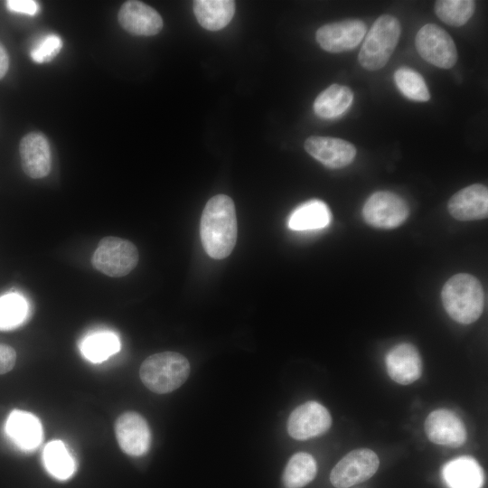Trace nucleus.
<instances>
[{
	"label": "nucleus",
	"instance_id": "18",
	"mask_svg": "<svg viewBox=\"0 0 488 488\" xmlns=\"http://www.w3.org/2000/svg\"><path fill=\"white\" fill-rule=\"evenodd\" d=\"M5 431L9 437L23 450L36 448L42 439V427L33 414L13 410L7 418Z\"/></svg>",
	"mask_w": 488,
	"mask_h": 488
},
{
	"label": "nucleus",
	"instance_id": "25",
	"mask_svg": "<svg viewBox=\"0 0 488 488\" xmlns=\"http://www.w3.org/2000/svg\"><path fill=\"white\" fill-rule=\"evenodd\" d=\"M43 459L48 472L60 480L70 478L75 471L73 458L60 440L47 444L43 451Z\"/></svg>",
	"mask_w": 488,
	"mask_h": 488
},
{
	"label": "nucleus",
	"instance_id": "32",
	"mask_svg": "<svg viewBox=\"0 0 488 488\" xmlns=\"http://www.w3.org/2000/svg\"><path fill=\"white\" fill-rule=\"evenodd\" d=\"M9 68V57L5 46L0 42V80L5 75Z\"/></svg>",
	"mask_w": 488,
	"mask_h": 488
},
{
	"label": "nucleus",
	"instance_id": "17",
	"mask_svg": "<svg viewBox=\"0 0 488 488\" xmlns=\"http://www.w3.org/2000/svg\"><path fill=\"white\" fill-rule=\"evenodd\" d=\"M452 217L459 221L482 220L488 214L487 187L474 183L455 193L448 202Z\"/></svg>",
	"mask_w": 488,
	"mask_h": 488
},
{
	"label": "nucleus",
	"instance_id": "8",
	"mask_svg": "<svg viewBox=\"0 0 488 488\" xmlns=\"http://www.w3.org/2000/svg\"><path fill=\"white\" fill-rule=\"evenodd\" d=\"M378 455L371 449H355L333 468L330 481L336 488H348L370 479L378 470Z\"/></svg>",
	"mask_w": 488,
	"mask_h": 488
},
{
	"label": "nucleus",
	"instance_id": "5",
	"mask_svg": "<svg viewBox=\"0 0 488 488\" xmlns=\"http://www.w3.org/2000/svg\"><path fill=\"white\" fill-rule=\"evenodd\" d=\"M138 250L131 241L108 236L100 239L95 249L91 263L101 273L121 277L129 274L137 265Z\"/></svg>",
	"mask_w": 488,
	"mask_h": 488
},
{
	"label": "nucleus",
	"instance_id": "21",
	"mask_svg": "<svg viewBox=\"0 0 488 488\" xmlns=\"http://www.w3.org/2000/svg\"><path fill=\"white\" fill-rule=\"evenodd\" d=\"M332 220L328 206L320 200H310L297 206L287 225L293 230H314L326 227Z\"/></svg>",
	"mask_w": 488,
	"mask_h": 488
},
{
	"label": "nucleus",
	"instance_id": "6",
	"mask_svg": "<svg viewBox=\"0 0 488 488\" xmlns=\"http://www.w3.org/2000/svg\"><path fill=\"white\" fill-rule=\"evenodd\" d=\"M415 43L418 54L434 66L450 69L456 63L457 51L454 40L436 24L422 26L416 35Z\"/></svg>",
	"mask_w": 488,
	"mask_h": 488
},
{
	"label": "nucleus",
	"instance_id": "27",
	"mask_svg": "<svg viewBox=\"0 0 488 488\" xmlns=\"http://www.w3.org/2000/svg\"><path fill=\"white\" fill-rule=\"evenodd\" d=\"M28 305L23 296L10 293L0 296V330L18 327L27 315Z\"/></svg>",
	"mask_w": 488,
	"mask_h": 488
},
{
	"label": "nucleus",
	"instance_id": "11",
	"mask_svg": "<svg viewBox=\"0 0 488 488\" xmlns=\"http://www.w3.org/2000/svg\"><path fill=\"white\" fill-rule=\"evenodd\" d=\"M115 435L120 449L130 456H141L149 450L150 428L146 420L136 412L127 411L117 418Z\"/></svg>",
	"mask_w": 488,
	"mask_h": 488
},
{
	"label": "nucleus",
	"instance_id": "9",
	"mask_svg": "<svg viewBox=\"0 0 488 488\" xmlns=\"http://www.w3.org/2000/svg\"><path fill=\"white\" fill-rule=\"evenodd\" d=\"M367 26L359 19H347L324 24L316 32V41L320 47L332 53H339L354 49L360 44Z\"/></svg>",
	"mask_w": 488,
	"mask_h": 488
},
{
	"label": "nucleus",
	"instance_id": "22",
	"mask_svg": "<svg viewBox=\"0 0 488 488\" xmlns=\"http://www.w3.org/2000/svg\"><path fill=\"white\" fill-rule=\"evenodd\" d=\"M352 100L353 92L349 87L333 84L316 97L314 109L322 118H335L350 108Z\"/></svg>",
	"mask_w": 488,
	"mask_h": 488
},
{
	"label": "nucleus",
	"instance_id": "10",
	"mask_svg": "<svg viewBox=\"0 0 488 488\" xmlns=\"http://www.w3.org/2000/svg\"><path fill=\"white\" fill-rule=\"evenodd\" d=\"M332 425V418L325 407L316 401H307L290 414L287 420L289 436L305 440L325 433Z\"/></svg>",
	"mask_w": 488,
	"mask_h": 488
},
{
	"label": "nucleus",
	"instance_id": "3",
	"mask_svg": "<svg viewBox=\"0 0 488 488\" xmlns=\"http://www.w3.org/2000/svg\"><path fill=\"white\" fill-rule=\"evenodd\" d=\"M190 374V363L181 353L163 352L148 356L141 364L143 384L157 394L170 393L181 387Z\"/></svg>",
	"mask_w": 488,
	"mask_h": 488
},
{
	"label": "nucleus",
	"instance_id": "29",
	"mask_svg": "<svg viewBox=\"0 0 488 488\" xmlns=\"http://www.w3.org/2000/svg\"><path fill=\"white\" fill-rule=\"evenodd\" d=\"M62 41L57 34H48L42 38L31 50L30 55L37 63L48 62L60 52Z\"/></svg>",
	"mask_w": 488,
	"mask_h": 488
},
{
	"label": "nucleus",
	"instance_id": "31",
	"mask_svg": "<svg viewBox=\"0 0 488 488\" xmlns=\"http://www.w3.org/2000/svg\"><path fill=\"white\" fill-rule=\"evenodd\" d=\"M16 362L15 350L6 344L0 343V374L10 371Z\"/></svg>",
	"mask_w": 488,
	"mask_h": 488
},
{
	"label": "nucleus",
	"instance_id": "24",
	"mask_svg": "<svg viewBox=\"0 0 488 488\" xmlns=\"http://www.w3.org/2000/svg\"><path fill=\"white\" fill-rule=\"evenodd\" d=\"M120 350V341L111 332H100L87 336L80 344L82 355L91 362L99 363Z\"/></svg>",
	"mask_w": 488,
	"mask_h": 488
},
{
	"label": "nucleus",
	"instance_id": "1",
	"mask_svg": "<svg viewBox=\"0 0 488 488\" xmlns=\"http://www.w3.org/2000/svg\"><path fill=\"white\" fill-rule=\"evenodd\" d=\"M200 235L202 247L211 258L222 259L232 252L238 223L230 197L217 194L207 202L201 217Z\"/></svg>",
	"mask_w": 488,
	"mask_h": 488
},
{
	"label": "nucleus",
	"instance_id": "13",
	"mask_svg": "<svg viewBox=\"0 0 488 488\" xmlns=\"http://www.w3.org/2000/svg\"><path fill=\"white\" fill-rule=\"evenodd\" d=\"M305 151L324 165L338 169L349 165L355 158V146L343 139L312 136L305 141Z\"/></svg>",
	"mask_w": 488,
	"mask_h": 488
},
{
	"label": "nucleus",
	"instance_id": "12",
	"mask_svg": "<svg viewBox=\"0 0 488 488\" xmlns=\"http://www.w3.org/2000/svg\"><path fill=\"white\" fill-rule=\"evenodd\" d=\"M425 433L435 444L459 447L465 443L467 434L465 424L452 410H433L425 420Z\"/></svg>",
	"mask_w": 488,
	"mask_h": 488
},
{
	"label": "nucleus",
	"instance_id": "14",
	"mask_svg": "<svg viewBox=\"0 0 488 488\" xmlns=\"http://www.w3.org/2000/svg\"><path fill=\"white\" fill-rule=\"evenodd\" d=\"M23 172L33 179L47 176L52 168V155L48 139L40 132H31L19 144Z\"/></svg>",
	"mask_w": 488,
	"mask_h": 488
},
{
	"label": "nucleus",
	"instance_id": "28",
	"mask_svg": "<svg viewBox=\"0 0 488 488\" xmlns=\"http://www.w3.org/2000/svg\"><path fill=\"white\" fill-rule=\"evenodd\" d=\"M394 80L398 89L408 99L427 102L430 99V93L423 77L416 70L401 67L395 71Z\"/></svg>",
	"mask_w": 488,
	"mask_h": 488
},
{
	"label": "nucleus",
	"instance_id": "16",
	"mask_svg": "<svg viewBox=\"0 0 488 488\" xmlns=\"http://www.w3.org/2000/svg\"><path fill=\"white\" fill-rule=\"evenodd\" d=\"M389 376L395 382L408 385L420 378L422 362L418 349L411 343H399L385 358Z\"/></svg>",
	"mask_w": 488,
	"mask_h": 488
},
{
	"label": "nucleus",
	"instance_id": "7",
	"mask_svg": "<svg viewBox=\"0 0 488 488\" xmlns=\"http://www.w3.org/2000/svg\"><path fill=\"white\" fill-rule=\"evenodd\" d=\"M409 215L406 201L387 191L372 193L362 208L364 221L379 229H393L401 225Z\"/></svg>",
	"mask_w": 488,
	"mask_h": 488
},
{
	"label": "nucleus",
	"instance_id": "23",
	"mask_svg": "<svg viewBox=\"0 0 488 488\" xmlns=\"http://www.w3.org/2000/svg\"><path fill=\"white\" fill-rule=\"evenodd\" d=\"M317 465L307 453L298 452L288 460L282 475L286 488H302L315 477Z\"/></svg>",
	"mask_w": 488,
	"mask_h": 488
},
{
	"label": "nucleus",
	"instance_id": "30",
	"mask_svg": "<svg viewBox=\"0 0 488 488\" xmlns=\"http://www.w3.org/2000/svg\"><path fill=\"white\" fill-rule=\"evenodd\" d=\"M5 5L11 12L28 15H34L39 10L38 4L32 0H8L5 2Z\"/></svg>",
	"mask_w": 488,
	"mask_h": 488
},
{
	"label": "nucleus",
	"instance_id": "26",
	"mask_svg": "<svg viewBox=\"0 0 488 488\" xmlns=\"http://www.w3.org/2000/svg\"><path fill=\"white\" fill-rule=\"evenodd\" d=\"M475 6L473 0H438L435 3V13L445 23L459 27L470 20Z\"/></svg>",
	"mask_w": 488,
	"mask_h": 488
},
{
	"label": "nucleus",
	"instance_id": "2",
	"mask_svg": "<svg viewBox=\"0 0 488 488\" xmlns=\"http://www.w3.org/2000/svg\"><path fill=\"white\" fill-rule=\"evenodd\" d=\"M441 297L448 315L459 324H472L483 312V288L470 274L459 273L450 277L443 286Z\"/></svg>",
	"mask_w": 488,
	"mask_h": 488
},
{
	"label": "nucleus",
	"instance_id": "20",
	"mask_svg": "<svg viewBox=\"0 0 488 488\" xmlns=\"http://www.w3.org/2000/svg\"><path fill=\"white\" fill-rule=\"evenodd\" d=\"M193 13L202 27L209 31L224 28L235 13V2L231 0H196Z\"/></svg>",
	"mask_w": 488,
	"mask_h": 488
},
{
	"label": "nucleus",
	"instance_id": "19",
	"mask_svg": "<svg viewBox=\"0 0 488 488\" xmlns=\"http://www.w3.org/2000/svg\"><path fill=\"white\" fill-rule=\"evenodd\" d=\"M442 477L448 488H482L484 481L482 467L467 455L447 462L442 468Z\"/></svg>",
	"mask_w": 488,
	"mask_h": 488
},
{
	"label": "nucleus",
	"instance_id": "4",
	"mask_svg": "<svg viewBox=\"0 0 488 488\" xmlns=\"http://www.w3.org/2000/svg\"><path fill=\"white\" fill-rule=\"evenodd\" d=\"M399 21L389 14L380 16L366 34L358 55V61L368 70L383 68L389 61L399 39Z\"/></svg>",
	"mask_w": 488,
	"mask_h": 488
},
{
	"label": "nucleus",
	"instance_id": "15",
	"mask_svg": "<svg viewBox=\"0 0 488 488\" xmlns=\"http://www.w3.org/2000/svg\"><path fill=\"white\" fill-rule=\"evenodd\" d=\"M118 23L124 30L133 35L152 36L163 28V19L150 5L130 0L125 2L117 14Z\"/></svg>",
	"mask_w": 488,
	"mask_h": 488
}]
</instances>
